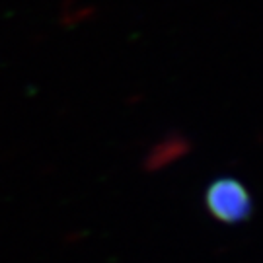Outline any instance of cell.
<instances>
[{
    "mask_svg": "<svg viewBox=\"0 0 263 263\" xmlns=\"http://www.w3.org/2000/svg\"><path fill=\"white\" fill-rule=\"evenodd\" d=\"M205 205L216 220L226 224L242 222L252 215V199L248 189L232 178H220L209 185Z\"/></svg>",
    "mask_w": 263,
    "mask_h": 263,
    "instance_id": "1",
    "label": "cell"
}]
</instances>
